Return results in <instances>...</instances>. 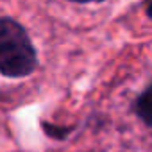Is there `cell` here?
I'll use <instances>...</instances> for the list:
<instances>
[{
  "label": "cell",
  "mask_w": 152,
  "mask_h": 152,
  "mask_svg": "<svg viewBox=\"0 0 152 152\" xmlns=\"http://www.w3.org/2000/svg\"><path fill=\"white\" fill-rule=\"evenodd\" d=\"M38 64L36 50L25 29L13 18L0 22V72L6 77H25Z\"/></svg>",
  "instance_id": "6da1fadb"
},
{
  "label": "cell",
  "mask_w": 152,
  "mask_h": 152,
  "mask_svg": "<svg viewBox=\"0 0 152 152\" xmlns=\"http://www.w3.org/2000/svg\"><path fill=\"white\" fill-rule=\"evenodd\" d=\"M134 113L143 122V125L152 131V83L138 95L134 102Z\"/></svg>",
  "instance_id": "7a4b0ae2"
},
{
  "label": "cell",
  "mask_w": 152,
  "mask_h": 152,
  "mask_svg": "<svg viewBox=\"0 0 152 152\" xmlns=\"http://www.w3.org/2000/svg\"><path fill=\"white\" fill-rule=\"evenodd\" d=\"M70 2H77V4H90V2H100V0H70Z\"/></svg>",
  "instance_id": "3957f363"
},
{
  "label": "cell",
  "mask_w": 152,
  "mask_h": 152,
  "mask_svg": "<svg viewBox=\"0 0 152 152\" xmlns=\"http://www.w3.org/2000/svg\"><path fill=\"white\" fill-rule=\"evenodd\" d=\"M147 15L152 18V0H150V4H148V7H147Z\"/></svg>",
  "instance_id": "277c9868"
}]
</instances>
